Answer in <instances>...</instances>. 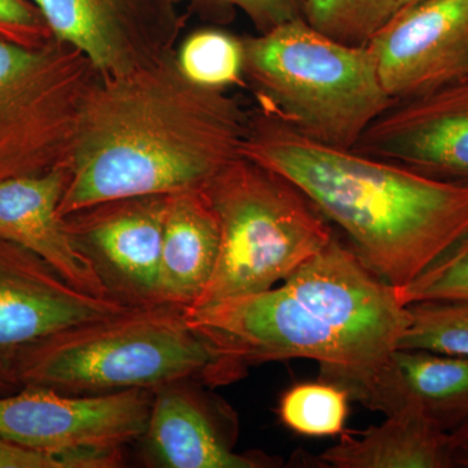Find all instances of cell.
<instances>
[{
    "label": "cell",
    "instance_id": "cell-3",
    "mask_svg": "<svg viewBox=\"0 0 468 468\" xmlns=\"http://www.w3.org/2000/svg\"><path fill=\"white\" fill-rule=\"evenodd\" d=\"M241 155L294 184L396 289L468 230V183L319 143L261 107L249 113Z\"/></svg>",
    "mask_w": 468,
    "mask_h": 468
},
{
    "label": "cell",
    "instance_id": "cell-23",
    "mask_svg": "<svg viewBox=\"0 0 468 468\" xmlns=\"http://www.w3.org/2000/svg\"><path fill=\"white\" fill-rule=\"evenodd\" d=\"M399 301H468V230L405 288L397 289Z\"/></svg>",
    "mask_w": 468,
    "mask_h": 468
},
{
    "label": "cell",
    "instance_id": "cell-14",
    "mask_svg": "<svg viewBox=\"0 0 468 468\" xmlns=\"http://www.w3.org/2000/svg\"><path fill=\"white\" fill-rule=\"evenodd\" d=\"M183 381L154 390L149 424L143 440L153 460L167 468L273 467L270 458L237 454L227 419Z\"/></svg>",
    "mask_w": 468,
    "mask_h": 468
},
{
    "label": "cell",
    "instance_id": "cell-10",
    "mask_svg": "<svg viewBox=\"0 0 468 468\" xmlns=\"http://www.w3.org/2000/svg\"><path fill=\"white\" fill-rule=\"evenodd\" d=\"M128 309L82 292L39 255L0 239V397L21 390L18 368L34 345Z\"/></svg>",
    "mask_w": 468,
    "mask_h": 468
},
{
    "label": "cell",
    "instance_id": "cell-7",
    "mask_svg": "<svg viewBox=\"0 0 468 468\" xmlns=\"http://www.w3.org/2000/svg\"><path fill=\"white\" fill-rule=\"evenodd\" d=\"M98 77L67 43L30 48L0 36V181L69 167L80 111Z\"/></svg>",
    "mask_w": 468,
    "mask_h": 468
},
{
    "label": "cell",
    "instance_id": "cell-15",
    "mask_svg": "<svg viewBox=\"0 0 468 468\" xmlns=\"http://www.w3.org/2000/svg\"><path fill=\"white\" fill-rule=\"evenodd\" d=\"M69 178L70 168L61 167L0 181V239L39 255L82 292L111 298L91 264L73 246L58 215Z\"/></svg>",
    "mask_w": 468,
    "mask_h": 468
},
{
    "label": "cell",
    "instance_id": "cell-18",
    "mask_svg": "<svg viewBox=\"0 0 468 468\" xmlns=\"http://www.w3.org/2000/svg\"><path fill=\"white\" fill-rule=\"evenodd\" d=\"M409 397L446 432L468 420V358L397 350Z\"/></svg>",
    "mask_w": 468,
    "mask_h": 468
},
{
    "label": "cell",
    "instance_id": "cell-17",
    "mask_svg": "<svg viewBox=\"0 0 468 468\" xmlns=\"http://www.w3.org/2000/svg\"><path fill=\"white\" fill-rule=\"evenodd\" d=\"M319 458L334 468H452L451 436L414 402L380 426L344 432Z\"/></svg>",
    "mask_w": 468,
    "mask_h": 468
},
{
    "label": "cell",
    "instance_id": "cell-6",
    "mask_svg": "<svg viewBox=\"0 0 468 468\" xmlns=\"http://www.w3.org/2000/svg\"><path fill=\"white\" fill-rule=\"evenodd\" d=\"M220 251L197 307L268 291L335 239L328 220L284 176L239 156L205 186Z\"/></svg>",
    "mask_w": 468,
    "mask_h": 468
},
{
    "label": "cell",
    "instance_id": "cell-27",
    "mask_svg": "<svg viewBox=\"0 0 468 468\" xmlns=\"http://www.w3.org/2000/svg\"><path fill=\"white\" fill-rule=\"evenodd\" d=\"M418 2V0H397V3H399V8L403 7V5H411V3Z\"/></svg>",
    "mask_w": 468,
    "mask_h": 468
},
{
    "label": "cell",
    "instance_id": "cell-21",
    "mask_svg": "<svg viewBox=\"0 0 468 468\" xmlns=\"http://www.w3.org/2000/svg\"><path fill=\"white\" fill-rule=\"evenodd\" d=\"M178 67L196 84L217 90L242 85V41L220 30H198L176 51Z\"/></svg>",
    "mask_w": 468,
    "mask_h": 468
},
{
    "label": "cell",
    "instance_id": "cell-13",
    "mask_svg": "<svg viewBox=\"0 0 468 468\" xmlns=\"http://www.w3.org/2000/svg\"><path fill=\"white\" fill-rule=\"evenodd\" d=\"M354 150L468 183V76L394 101Z\"/></svg>",
    "mask_w": 468,
    "mask_h": 468
},
{
    "label": "cell",
    "instance_id": "cell-4",
    "mask_svg": "<svg viewBox=\"0 0 468 468\" xmlns=\"http://www.w3.org/2000/svg\"><path fill=\"white\" fill-rule=\"evenodd\" d=\"M241 369L221 356L187 319L185 309H128L69 326L27 351L18 368L21 389L66 396L156 390L190 381L217 387L239 380Z\"/></svg>",
    "mask_w": 468,
    "mask_h": 468
},
{
    "label": "cell",
    "instance_id": "cell-9",
    "mask_svg": "<svg viewBox=\"0 0 468 468\" xmlns=\"http://www.w3.org/2000/svg\"><path fill=\"white\" fill-rule=\"evenodd\" d=\"M52 37L84 54L101 76L153 66L177 51L184 0H27Z\"/></svg>",
    "mask_w": 468,
    "mask_h": 468
},
{
    "label": "cell",
    "instance_id": "cell-2",
    "mask_svg": "<svg viewBox=\"0 0 468 468\" xmlns=\"http://www.w3.org/2000/svg\"><path fill=\"white\" fill-rule=\"evenodd\" d=\"M248 128L239 101L190 81L176 54L125 75H100L80 111L58 215L202 189L241 156Z\"/></svg>",
    "mask_w": 468,
    "mask_h": 468
},
{
    "label": "cell",
    "instance_id": "cell-12",
    "mask_svg": "<svg viewBox=\"0 0 468 468\" xmlns=\"http://www.w3.org/2000/svg\"><path fill=\"white\" fill-rule=\"evenodd\" d=\"M367 48L393 100L460 79L468 64V0H418L403 5Z\"/></svg>",
    "mask_w": 468,
    "mask_h": 468
},
{
    "label": "cell",
    "instance_id": "cell-25",
    "mask_svg": "<svg viewBox=\"0 0 468 468\" xmlns=\"http://www.w3.org/2000/svg\"><path fill=\"white\" fill-rule=\"evenodd\" d=\"M241 9L261 33L303 18V0H215Z\"/></svg>",
    "mask_w": 468,
    "mask_h": 468
},
{
    "label": "cell",
    "instance_id": "cell-16",
    "mask_svg": "<svg viewBox=\"0 0 468 468\" xmlns=\"http://www.w3.org/2000/svg\"><path fill=\"white\" fill-rule=\"evenodd\" d=\"M220 227L205 187L169 194L160 252V297L190 309L201 300L217 268Z\"/></svg>",
    "mask_w": 468,
    "mask_h": 468
},
{
    "label": "cell",
    "instance_id": "cell-11",
    "mask_svg": "<svg viewBox=\"0 0 468 468\" xmlns=\"http://www.w3.org/2000/svg\"><path fill=\"white\" fill-rule=\"evenodd\" d=\"M165 207L167 196L128 197L61 218L110 297L129 309L165 304L159 270Z\"/></svg>",
    "mask_w": 468,
    "mask_h": 468
},
{
    "label": "cell",
    "instance_id": "cell-20",
    "mask_svg": "<svg viewBox=\"0 0 468 468\" xmlns=\"http://www.w3.org/2000/svg\"><path fill=\"white\" fill-rule=\"evenodd\" d=\"M406 307L408 325L399 350L468 358V301H423Z\"/></svg>",
    "mask_w": 468,
    "mask_h": 468
},
{
    "label": "cell",
    "instance_id": "cell-5",
    "mask_svg": "<svg viewBox=\"0 0 468 468\" xmlns=\"http://www.w3.org/2000/svg\"><path fill=\"white\" fill-rule=\"evenodd\" d=\"M243 75L258 107L295 131L354 149L393 106L366 46L346 45L295 18L242 39Z\"/></svg>",
    "mask_w": 468,
    "mask_h": 468
},
{
    "label": "cell",
    "instance_id": "cell-22",
    "mask_svg": "<svg viewBox=\"0 0 468 468\" xmlns=\"http://www.w3.org/2000/svg\"><path fill=\"white\" fill-rule=\"evenodd\" d=\"M397 0H303V18L335 41L366 46L399 11Z\"/></svg>",
    "mask_w": 468,
    "mask_h": 468
},
{
    "label": "cell",
    "instance_id": "cell-1",
    "mask_svg": "<svg viewBox=\"0 0 468 468\" xmlns=\"http://www.w3.org/2000/svg\"><path fill=\"white\" fill-rule=\"evenodd\" d=\"M185 313L242 371L311 359L319 365L320 380L385 417L412 403L396 360L408 307L396 288L335 239L280 286Z\"/></svg>",
    "mask_w": 468,
    "mask_h": 468
},
{
    "label": "cell",
    "instance_id": "cell-28",
    "mask_svg": "<svg viewBox=\"0 0 468 468\" xmlns=\"http://www.w3.org/2000/svg\"><path fill=\"white\" fill-rule=\"evenodd\" d=\"M464 76H468V64H467L466 69H464L463 75H462L461 77H464Z\"/></svg>",
    "mask_w": 468,
    "mask_h": 468
},
{
    "label": "cell",
    "instance_id": "cell-8",
    "mask_svg": "<svg viewBox=\"0 0 468 468\" xmlns=\"http://www.w3.org/2000/svg\"><path fill=\"white\" fill-rule=\"evenodd\" d=\"M153 401L149 389L66 396L24 388L0 397V440L55 454L122 452L143 440Z\"/></svg>",
    "mask_w": 468,
    "mask_h": 468
},
{
    "label": "cell",
    "instance_id": "cell-26",
    "mask_svg": "<svg viewBox=\"0 0 468 468\" xmlns=\"http://www.w3.org/2000/svg\"><path fill=\"white\" fill-rule=\"evenodd\" d=\"M452 468H468V420L449 432Z\"/></svg>",
    "mask_w": 468,
    "mask_h": 468
},
{
    "label": "cell",
    "instance_id": "cell-19",
    "mask_svg": "<svg viewBox=\"0 0 468 468\" xmlns=\"http://www.w3.org/2000/svg\"><path fill=\"white\" fill-rule=\"evenodd\" d=\"M350 396L329 381L292 385L280 397L277 415L292 432L307 437L341 436L349 415Z\"/></svg>",
    "mask_w": 468,
    "mask_h": 468
},
{
    "label": "cell",
    "instance_id": "cell-24",
    "mask_svg": "<svg viewBox=\"0 0 468 468\" xmlns=\"http://www.w3.org/2000/svg\"><path fill=\"white\" fill-rule=\"evenodd\" d=\"M0 36L30 48L54 39L41 14L27 0H0Z\"/></svg>",
    "mask_w": 468,
    "mask_h": 468
}]
</instances>
